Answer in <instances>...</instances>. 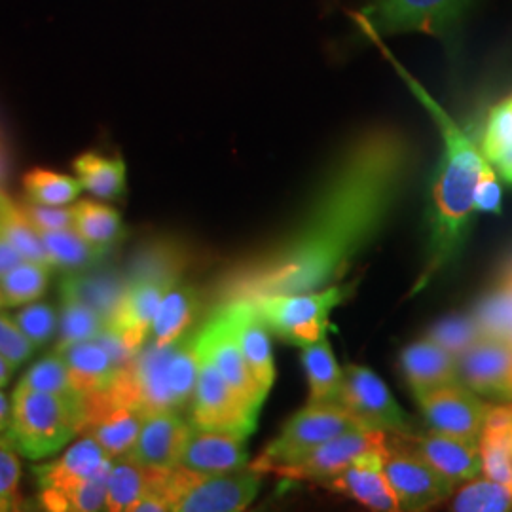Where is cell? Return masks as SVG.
I'll return each instance as SVG.
<instances>
[{"instance_id":"277c9868","label":"cell","mask_w":512,"mask_h":512,"mask_svg":"<svg viewBox=\"0 0 512 512\" xmlns=\"http://www.w3.org/2000/svg\"><path fill=\"white\" fill-rule=\"evenodd\" d=\"M86 420V397H67L18 384L12 397L8 437L23 458H50L80 435Z\"/></svg>"},{"instance_id":"7c38bea8","label":"cell","mask_w":512,"mask_h":512,"mask_svg":"<svg viewBox=\"0 0 512 512\" xmlns=\"http://www.w3.org/2000/svg\"><path fill=\"white\" fill-rule=\"evenodd\" d=\"M112 456L92 437H84L73 444L61 458L37 465L38 501L42 509L61 512L65 497L88 482L93 476L109 471Z\"/></svg>"},{"instance_id":"bcb514c9","label":"cell","mask_w":512,"mask_h":512,"mask_svg":"<svg viewBox=\"0 0 512 512\" xmlns=\"http://www.w3.org/2000/svg\"><path fill=\"white\" fill-rule=\"evenodd\" d=\"M23 215L37 228L40 234L73 228V207H52L40 203L25 202L19 205Z\"/></svg>"},{"instance_id":"f35d334b","label":"cell","mask_w":512,"mask_h":512,"mask_svg":"<svg viewBox=\"0 0 512 512\" xmlns=\"http://www.w3.org/2000/svg\"><path fill=\"white\" fill-rule=\"evenodd\" d=\"M452 509L459 512L512 511V490L492 478H473L456 494L452 501Z\"/></svg>"},{"instance_id":"44dd1931","label":"cell","mask_w":512,"mask_h":512,"mask_svg":"<svg viewBox=\"0 0 512 512\" xmlns=\"http://www.w3.org/2000/svg\"><path fill=\"white\" fill-rule=\"evenodd\" d=\"M245 440L224 431L192 427L184 444L179 465L202 475L232 473L249 467Z\"/></svg>"},{"instance_id":"74e56055","label":"cell","mask_w":512,"mask_h":512,"mask_svg":"<svg viewBox=\"0 0 512 512\" xmlns=\"http://www.w3.org/2000/svg\"><path fill=\"white\" fill-rule=\"evenodd\" d=\"M109 327V317L92 306L63 298L61 300V315H59V342H82L95 340L103 330Z\"/></svg>"},{"instance_id":"30bf717a","label":"cell","mask_w":512,"mask_h":512,"mask_svg":"<svg viewBox=\"0 0 512 512\" xmlns=\"http://www.w3.org/2000/svg\"><path fill=\"white\" fill-rule=\"evenodd\" d=\"M196 348L198 355L211 361L222 378L245 399L258 406L264 404L268 391L258 384L239 348L234 310L228 300L219 306V310L213 311L207 323L196 332Z\"/></svg>"},{"instance_id":"7dc6e473","label":"cell","mask_w":512,"mask_h":512,"mask_svg":"<svg viewBox=\"0 0 512 512\" xmlns=\"http://www.w3.org/2000/svg\"><path fill=\"white\" fill-rule=\"evenodd\" d=\"M475 211L478 213H501V186L497 183V175L492 164L488 162L480 173L475 188Z\"/></svg>"},{"instance_id":"b9f144b4","label":"cell","mask_w":512,"mask_h":512,"mask_svg":"<svg viewBox=\"0 0 512 512\" xmlns=\"http://www.w3.org/2000/svg\"><path fill=\"white\" fill-rule=\"evenodd\" d=\"M484 336L486 334L478 325L475 315H471V317L459 315V317H448V319L440 321L439 325H435L431 329L427 338H431L433 342H437L439 346L448 349L450 353H454L458 357Z\"/></svg>"},{"instance_id":"ac0fdd59","label":"cell","mask_w":512,"mask_h":512,"mask_svg":"<svg viewBox=\"0 0 512 512\" xmlns=\"http://www.w3.org/2000/svg\"><path fill=\"white\" fill-rule=\"evenodd\" d=\"M145 420V412L114 403L103 391L86 397V420L82 435L92 437L112 458L126 456L135 446Z\"/></svg>"},{"instance_id":"f546056e","label":"cell","mask_w":512,"mask_h":512,"mask_svg":"<svg viewBox=\"0 0 512 512\" xmlns=\"http://www.w3.org/2000/svg\"><path fill=\"white\" fill-rule=\"evenodd\" d=\"M154 473L156 469L141 465L129 454L112 459L107 484V511L131 512L133 505L150 490Z\"/></svg>"},{"instance_id":"ba28073f","label":"cell","mask_w":512,"mask_h":512,"mask_svg":"<svg viewBox=\"0 0 512 512\" xmlns=\"http://www.w3.org/2000/svg\"><path fill=\"white\" fill-rule=\"evenodd\" d=\"M181 281L179 266L171 258L158 256L156 262H145L126 285L109 327L122 334L133 349L147 344L150 329L165 294Z\"/></svg>"},{"instance_id":"ab89813d","label":"cell","mask_w":512,"mask_h":512,"mask_svg":"<svg viewBox=\"0 0 512 512\" xmlns=\"http://www.w3.org/2000/svg\"><path fill=\"white\" fill-rule=\"evenodd\" d=\"M0 236L8 239L25 260L50 266V260L46 255V247H44V241H42V234L27 220L23 211H21V207L14 202H10L8 209H6V215L2 220V228H0Z\"/></svg>"},{"instance_id":"7402d4cb","label":"cell","mask_w":512,"mask_h":512,"mask_svg":"<svg viewBox=\"0 0 512 512\" xmlns=\"http://www.w3.org/2000/svg\"><path fill=\"white\" fill-rule=\"evenodd\" d=\"M406 439L412 444V450L456 484L473 480L482 473V452L478 440L454 437L433 429Z\"/></svg>"},{"instance_id":"836d02e7","label":"cell","mask_w":512,"mask_h":512,"mask_svg":"<svg viewBox=\"0 0 512 512\" xmlns=\"http://www.w3.org/2000/svg\"><path fill=\"white\" fill-rule=\"evenodd\" d=\"M480 150L495 171L512 184V97L490 112Z\"/></svg>"},{"instance_id":"8d00e7d4","label":"cell","mask_w":512,"mask_h":512,"mask_svg":"<svg viewBox=\"0 0 512 512\" xmlns=\"http://www.w3.org/2000/svg\"><path fill=\"white\" fill-rule=\"evenodd\" d=\"M475 319L490 336H512V262L503 270L494 291L475 311Z\"/></svg>"},{"instance_id":"4fadbf2b","label":"cell","mask_w":512,"mask_h":512,"mask_svg":"<svg viewBox=\"0 0 512 512\" xmlns=\"http://www.w3.org/2000/svg\"><path fill=\"white\" fill-rule=\"evenodd\" d=\"M344 395L342 404L355 414L368 429L412 437L408 414L401 408L385 385L384 380L370 368L349 365L344 368Z\"/></svg>"},{"instance_id":"d4e9b609","label":"cell","mask_w":512,"mask_h":512,"mask_svg":"<svg viewBox=\"0 0 512 512\" xmlns=\"http://www.w3.org/2000/svg\"><path fill=\"white\" fill-rule=\"evenodd\" d=\"M401 366L414 395L459 382L458 357L431 338L404 349Z\"/></svg>"},{"instance_id":"6da1fadb","label":"cell","mask_w":512,"mask_h":512,"mask_svg":"<svg viewBox=\"0 0 512 512\" xmlns=\"http://www.w3.org/2000/svg\"><path fill=\"white\" fill-rule=\"evenodd\" d=\"M410 167L412 147L403 135L366 133L336 162L293 230L230 279L226 300L311 293L340 283L382 232Z\"/></svg>"},{"instance_id":"f1b7e54d","label":"cell","mask_w":512,"mask_h":512,"mask_svg":"<svg viewBox=\"0 0 512 512\" xmlns=\"http://www.w3.org/2000/svg\"><path fill=\"white\" fill-rule=\"evenodd\" d=\"M74 171L82 188L97 200L114 202L126 194L128 173L122 158H110L99 152H84L74 160Z\"/></svg>"},{"instance_id":"db71d44e","label":"cell","mask_w":512,"mask_h":512,"mask_svg":"<svg viewBox=\"0 0 512 512\" xmlns=\"http://www.w3.org/2000/svg\"><path fill=\"white\" fill-rule=\"evenodd\" d=\"M509 338H511V342H512V336H509Z\"/></svg>"},{"instance_id":"4dcf8cb0","label":"cell","mask_w":512,"mask_h":512,"mask_svg":"<svg viewBox=\"0 0 512 512\" xmlns=\"http://www.w3.org/2000/svg\"><path fill=\"white\" fill-rule=\"evenodd\" d=\"M73 228L97 251H110L124 238V224L116 209L93 200H80L73 205Z\"/></svg>"},{"instance_id":"f5cc1de1","label":"cell","mask_w":512,"mask_h":512,"mask_svg":"<svg viewBox=\"0 0 512 512\" xmlns=\"http://www.w3.org/2000/svg\"><path fill=\"white\" fill-rule=\"evenodd\" d=\"M8 308V302H6V296L2 293V287H0V311Z\"/></svg>"},{"instance_id":"83f0119b","label":"cell","mask_w":512,"mask_h":512,"mask_svg":"<svg viewBox=\"0 0 512 512\" xmlns=\"http://www.w3.org/2000/svg\"><path fill=\"white\" fill-rule=\"evenodd\" d=\"M300 357L310 382V403L342 404L346 376L332 353L327 336L304 346Z\"/></svg>"},{"instance_id":"c3c4849f","label":"cell","mask_w":512,"mask_h":512,"mask_svg":"<svg viewBox=\"0 0 512 512\" xmlns=\"http://www.w3.org/2000/svg\"><path fill=\"white\" fill-rule=\"evenodd\" d=\"M23 260L25 258L19 255L18 249L8 239L0 236V279L8 272H12Z\"/></svg>"},{"instance_id":"9a60e30c","label":"cell","mask_w":512,"mask_h":512,"mask_svg":"<svg viewBox=\"0 0 512 512\" xmlns=\"http://www.w3.org/2000/svg\"><path fill=\"white\" fill-rule=\"evenodd\" d=\"M459 382L480 397L512 403L511 338L486 334L458 355Z\"/></svg>"},{"instance_id":"ffe728a7","label":"cell","mask_w":512,"mask_h":512,"mask_svg":"<svg viewBox=\"0 0 512 512\" xmlns=\"http://www.w3.org/2000/svg\"><path fill=\"white\" fill-rule=\"evenodd\" d=\"M190 429V421L177 410L148 412L129 456L150 469H173L181 461Z\"/></svg>"},{"instance_id":"ee69618b","label":"cell","mask_w":512,"mask_h":512,"mask_svg":"<svg viewBox=\"0 0 512 512\" xmlns=\"http://www.w3.org/2000/svg\"><path fill=\"white\" fill-rule=\"evenodd\" d=\"M19 482H21V461L18 448L12 439L0 435V512L19 509Z\"/></svg>"},{"instance_id":"f6af8a7d","label":"cell","mask_w":512,"mask_h":512,"mask_svg":"<svg viewBox=\"0 0 512 512\" xmlns=\"http://www.w3.org/2000/svg\"><path fill=\"white\" fill-rule=\"evenodd\" d=\"M35 351L37 346L19 329L16 319L0 313V355L19 368L35 355Z\"/></svg>"},{"instance_id":"484cf974","label":"cell","mask_w":512,"mask_h":512,"mask_svg":"<svg viewBox=\"0 0 512 512\" xmlns=\"http://www.w3.org/2000/svg\"><path fill=\"white\" fill-rule=\"evenodd\" d=\"M478 442L482 471L512 490V403L492 406Z\"/></svg>"},{"instance_id":"3957f363","label":"cell","mask_w":512,"mask_h":512,"mask_svg":"<svg viewBox=\"0 0 512 512\" xmlns=\"http://www.w3.org/2000/svg\"><path fill=\"white\" fill-rule=\"evenodd\" d=\"M196 332L190 330L167 346L148 340L128 365L118 370L103 393L114 403L145 414L158 410L181 412L192 401L200 374Z\"/></svg>"},{"instance_id":"7a4b0ae2","label":"cell","mask_w":512,"mask_h":512,"mask_svg":"<svg viewBox=\"0 0 512 512\" xmlns=\"http://www.w3.org/2000/svg\"><path fill=\"white\" fill-rule=\"evenodd\" d=\"M355 19L363 27L368 37L372 38L380 50L387 55L393 67L401 73L408 88L421 101V105L431 112L439 126L444 139V154L439 169L435 173L433 190H431V207H429V243H427V260L425 270L414 287V293L427 287L433 277H437L459 253L463 241L469 234V226L475 211V188L482 169L488 164L482 150L465 135V131L448 116V112L421 88L420 84L404 71L397 59L385 50L376 29L368 23L363 14Z\"/></svg>"},{"instance_id":"603a6c76","label":"cell","mask_w":512,"mask_h":512,"mask_svg":"<svg viewBox=\"0 0 512 512\" xmlns=\"http://www.w3.org/2000/svg\"><path fill=\"white\" fill-rule=\"evenodd\" d=\"M228 302L232 304V310H234L236 334H238L239 348L243 351V357L251 368V372L255 374L258 384L262 385L266 391H270L275 380L272 342L268 334L270 330L262 321L253 300L234 298Z\"/></svg>"},{"instance_id":"1f68e13d","label":"cell","mask_w":512,"mask_h":512,"mask_svg":"<svg viewBox=\"0 0 512 512\" xmlns=\"http://www.w3.org/2000/svg\"><path fill=\"white\" fill-rule=\"evenodd\" d=\"M126 285L128 283H124L118 275L74 272L65 275L61 281V300H80L101 311L110 321L122 294L126 291Z\"/></svg>"},{"instance_id":"cb8c5ba5","label":"cell","mask_w":512,"mask_h":512,"mask_svg":"<svg viewBox=\"0 0 512 512\" xmlns=\"http://www.w3.org/2000/svg\"><path fill=\"white\" fill-rule=\"evenodd\" d=\"M54 353L69 366L74 387L84 397L105 391L120 370L109 349L97 340L63 342L55 346Z\"/></svg>"},{"instance_id":"60d3db41","label":"cell","mask_w":512,"mask_h":512,"mask_svg":"<svg viewBox=\"0 0 512 512\" xmlns=\"http://www.w3.org/2000/svg\"><path fill=\"white\" fill-rule=\"evenodd\" d=\"M19 384L33 387V389H38V391L55 393V395H67V397L82 395L74 387L69 366L65 365V361L59 355H55V353L40 359L38 363L31 366L25 372V376L21 378Z\"/></svg>"},{"instance_id":"816d5d0a","label":"cell","mask_w":512,"mask_h":512,"mask_svg":"<svg viewBox=\"0 0 512 512\" xmlns=\"http://www.w3.org/2000/svg\"><path fill=\"white\" fill-rule=\"evenodd\" d=\"M10 202H12V200L0 190V228H2V220H4V215H6V209H8Z\"/></svg>"},{"instance_id":"2e32d148","label":"cell","mask_w":512,"mask_h":512,"mask_svg":"<svg viewBox=\"0 0 512 512\" xmlns=\"http://www.w3.org/2000/svg\"><path fill=\"white\" fill-rule=\"evenodd\" d=\"M387 442V433L378 429H359L342 437L329 440L293 463L277 467L275 475L287 480H306L327 484L336 475H340L349 463H353L361 454L372 448H380Z\"/></svg>"},{"instance_id":"681fc988","label":"cell","mask_w":512,"mask_h":512,"mask_svg":"<svg viewBox=\"0 0 512 512\" xmlns=\"http://www.w3.org/2000/svg\"><path fill=\"white\" fill-rule=\"evenodd\" d=\"M10 421H12V403L8 401V397L4 395V391L0 387V435L8 433Z\"/></svg>"},{"instance_id":"5bb4252c","label":"cell","mask_w":512,"mask_h":512,"mask_svg":"<svg viewBox=\"0 0 512 512\" xmlns=\"http://www.w3.org/2000/svg\"><path fill=\"white\" fill-rule=\"evenodd\" d=\"M416 401L433 431L473 440H480L494 406L461 382L416 395Z\"/></svg>"},{"instance_id":"f907efd6","label":"cell","mask_w":512,"mask_h":512,"mask_svg":"<svg viewBox=\"0 0 512 512\" xmlns=\"http://www.w3.org/2000/svg\"><path fill=\"white\" fill-rule=\"evenodd\" d=\"M18 366L14 365L12 361H8L4 355H0V387H6L10 384L14 372Z\"/></svg>"},{"instance_id":"8992f818","label":"cell","mask_w":512,"mask_h":512,"mask_svg":"<svg viewBox=\"0 0 512 512\" xmlns=\"http://www.w3.org/2000/svg\"><path fill=\"white\" fill-rule=\"evenodd\" d=\"M357 287L355 283L330 285L321 291L296 294H270L253 300L270 332L281 340L304 348L327 336L330 311L344 304Z\"/></svg>"},{"instance_id":"5b68a950","label":"cell","mask_w":512,"mask_h":512,"mask_svg":"<svg viewBox=\"0 0 512 512\" xmlns=\"http://www.w3.org/2000/svg\"><path fill=\"white\" fill-rule=\"evenodd\" d=\"M150 490L164 497L169 511L238 512L253 503L260 490V475L251 467L202 475L177 465L173 469H156Z\"/></svg>"},{"instance_id":"52a82bcc","label":"cell","mask_w":512,"mask_h":512,"mask_svg":"<svg viewBox=\"0 0 512 512\" xmlns=\"http://www.w3.org/2000/svg\"><path fill=\"white\" fill-rule=\"evenodd\" d=\"M368 429L344 404H311L296 412L281 433L249 467L258 475L274 473L277 467L293 463L317 446L351 431Z\"/></svg>"},{"instance_id":"d590c367","label":"cell","mask_w":512,"mask_h":512,"mask_svg":"<svg viewBox=\"0 0 512 512\" xmlns=\"http://www.w3.org/2000/svg\"><path fill=\"white\" fill-rule=\"evenodd\" d=\"M52 277V266L23 260L12 272L0 279L2 293L6 296L8 308H21L37 302L48 291Z\"/></svg>"},{"instance_id":"4316f807","label":"cell","mask_w":512,"mask_h":512,"mask_svg":"<svg viewBox=\"0 0 512 512\" xmlns=\"http://www.w3.org/2000/svg\"><path fill=\"white\" fill-rule=\"evenodd\" d=\"M200 310V293L196 287L177 283L169 293L165 294L160 308L156 311L152 329H150V342L158 346H167L179 340L196 319Z\"/></svg>"},{"instance_id":"d6a6232c","label":"cell","mask_w":512,"mask_h":512,"mask_svg":"<svg viewBox=\"0 0 512 512\" xmlns=\"http://www.w3.org/2000/svg\"><path fill=\"white\" fill-rule=\"evenodd\" d=\"M42 241L52 268L67 272H82L99 264L105 253L97 251L74 228L44 232Z\"/></svg>"},{"instance_id":"7bdbcfd3","label":"cell","mask_w":512,"mask_h":512,"mask_svg":"<svg viewBox=\"0 0 512 512\" xmlns=\"http://www.w3.org/2000/svg\"><path fill=\"white\" fill-rule=\"evenodd\" d=\"M19 329L38 348H44L59 330V315L52 304L31 302L14 315Z\"/></svg>"},{"instance_id":"e0dca14e","label":"cell","mask_w":512,"mask_h":512,"mask_svg":"<svg viewBox=\"0 0 512 512\" xmlns=\"http://www.w3.org/2000/svg\"><path fill=\"white\" fill-rule=\"evenodd\" d=\"M465 0H378L363 14L378 33L437 35L456 19Z\"/></svg>"},{"instance_id":"8fae6325","label":"cell","mask_w":512,"mask_h":512,"mask_svg":"<svg viewBox=\"0 0 512 512\" xmlns=\"http://www.w3.org/2000/svg\"><path fill=\"white\" fill-rule=\"evenodd\" d=\"M384 471L401 511H425L454 494L456 482L439 473L408 444L395 446L387 439Z\"/></svg>"},{"instance_id":"d6986e66","label":"cell","mask_w":512,"mask_h":512,"mask_svg":"<svg viewBox=\"0 0 512 512\" xmlns=\"http://www.w3.org/2000/svg\"><path fill=\"white\" fill-rule=\"evenodd\" d=\"M385 446L387 442L380 448L361 454L340 475L327 482V486L336 494L348 495L372 511H401L399 499L385 476Z\"/></svg>"},{"instance_id":"9c48e42d","label":"cell","mask_w":512,"mask_h":512,"mask_svg":"<svg viewBox=\"0 0 512 512\" xmlns=\"http://www.w3.org/2000/svg\"><path fill=\"white\" fill-rule=\"evenodd\" d=\"M258 404L228 384L215 365L200 357V374L190 401V425L247 439L256 429Z\"/></svg>"},{"instance_id":"e575fe53","label":"cell","mask_w":512,"mask_h":512,"mask_svg":"<svg viewBox=\"0 0 512 512\" xmlns=\"http://www.w3.org/2000/svg\"><path fill=\"white\" fill-rule=\"evenodd\" d=\"M23 188L29 202L52 207H67L76 202L82 194V184L78 179L55 173L52 169H31L23 177Z\"/></svg>"}]
</instances>
